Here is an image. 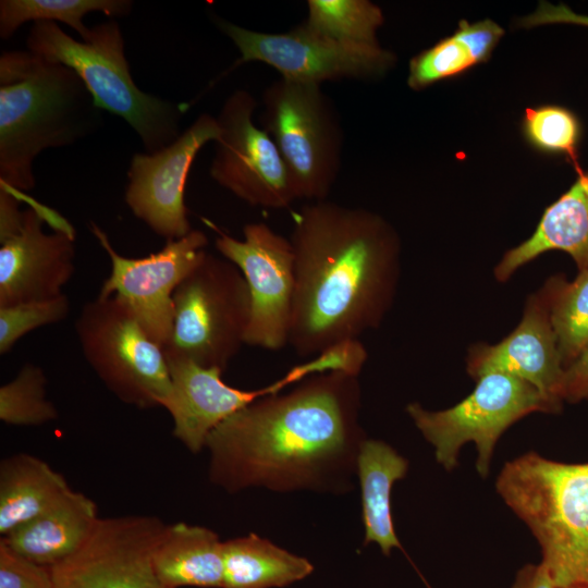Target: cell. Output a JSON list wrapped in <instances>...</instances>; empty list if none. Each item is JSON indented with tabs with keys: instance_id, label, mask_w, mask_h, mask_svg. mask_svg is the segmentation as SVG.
Wrapping results in <instances>:
<instances>
[{
	"instance_id": "f1b7e54d",
	"label": "cell",
	"mask_w": 588,
	"mask_h": 588,
	"mask_svg": "<svg viewBox=\"0 0 588 588\" xmlns=\"http://www.w3.org/2000/svg\"><path fill=\"white\" fill-rule=\"evenodd\" d=\"M523 133L537 150L565 157L576 173L579 164L581 124L569 109L555 105L527 108L523 119Z\"/></svg>"
},
{
	"instance_id": "2e32d148",
	"label": "cell",
	"mask_w": 588,
	"mask_h": 588,
	"mask_svg": "<svg viewBox=\"0 0 588 588\" xmlns=\"http://www.w3.org/2000/svg\"><path fill=\"white\" fill-rule=\"evenodd\" d=\"M220 133L217 118L203 113L170 145L132 157L125 203L136 218L167 241L193 230L184 201L189 169L201 147L216 142Z\"/></svg>"
},
{
	"instance_id": "9a60e30c",
	"label": "cell",
	"mask_w": 588,
	"mask_h": 588,
	"mask_svg": "<svg viewBox=\"0 0 588 588\" xmlns=\"http://www.w3.org/2000/svg\"><path fill=\"white\" fill-rule=\"evenodd\" d=\"M166 526L152 515L98 518L84 542L51 566L54 588H169L152 563Z\"/></svg>"
},
{
	"instance_id": "4dcf8cb0",
	"label": "cell",
	"mask_w": 588,
	"mask_h": 588,
	"mask_svg": "<svg viewBox=\"0 0 588 588\" xmlns=\"http://www.w3.org/2000/svg\"><path fill=\"white\" fill-rule=\"evenodd\" d=\"M70 313L66 294L0 307V354L5 355L28 332L62 321Z\"/></svg>"
},
{
	"instance_id": "836d02e7",
	"label": "cell",
	"mask_w": 588,
	"mask_h": 588,
	"mask_svg": "<svg viewBox=\"0 0 588 588\" xmlns=\"http://www.w3.org/2000/svg\"><path fill=\"white\" fill-rule=\"evenodd\" d=\"M562 399L569 403L588 399V346L565 368Z\"/></svg>"
},
{
	"instance_id": "3957f363",
	"label": "cell",
	"mask_w": 588,
	"mask_h": 588,
	"mask_svg": "<svg viewBox=\"0 0 588 588\" xmlns=\"http://www.w3.org/2000/svg\"><path fill=\"white\" fill-rule=\"evenodd\" d=\"M101 124V110L69 66L29 50L0 56V185L35 187L34 160L71 146Z\"/></svg>"
},
{
	"instance_id": "4316f807",
	"label": "cell",
	"mask_w": 588,
	"mask_h": 588,
	"mask_svg": "<svg viewBox=\"0 0 588 588\" xmlns=\"http://www.w3.org/2000/svg\"><path fill=\"white\" fill-rule=\"evenodd\" d=\"M306 24L334 40L355 45H379L377 30L382 10L368 0H308Z\"/></svg>"
},
{
	"instance_id": "e0dca14e",
	"label": "cell",
	"mask_w": 588,
	"mask_h": 588,
	"mask_svg": "<svg viewBox=\"0 0 588 588\" xmlns=\"http://www.w3.org/2000/svg\"><path fill=\"white\" fill-rule=\"evenodd\" d=\"M554 289L555 277H552L530 295L520 322L501 342L470 347L467 371L474 379L492 371L509 372L531 383L562 408L565 368L551 321Z\"/></svg>"
},
{
	"instance_id": "7402d4cb",
	"label": "cell",
	"mask_w": 588,
	"mask_h": 588,
	"mask_svg": "<svg viewBox=\"0 0 588 588\" xmlns=\"http://www.w3.org/2000/svg\"><path fill=\"white\" fill-rule=\"evenodd\" d=\"M407 470V460L388 443L373 439L362 442L356 471L362 491L365 544L376 542L387 556L394 548L402 549L392 519L391 491Z\"/></svg>"
},
{
	"instance_id": "277c9868",
	"label": "cell",
	"mask_w": 588,
	"mask_h": 588,
	"mask_svg": "<svg viewBox=\"0 0 588 588\" xmlns=\"http://www.w3.org/2000/svg\"><path fill=\"white\" fill-rule=\"evenodd\" d=\"M495 489L536 537L555 587L588 588V463L528 452L505 463Z\"/></svg>"
},
{
	"instance_id": "5b68a950",
	"label": "cell",
	"mask_w": 588,
	"mask_h": 588,
	"mask_svg": "<svg viewBox=\"0 0 588 588\" xmlns=\"http://www.w3.org/2000/svg\"><path fill=\"white\" fill-rule=\"evenodd\" d=\"M27 50L71 68L84 82L95 105L122 118L139 136L146 152H155L180 135L188 106L140 90L124 53V38L114 19L89 28L77 40L57 23H33Z\"/></svg>"
},
{
	"instance_id": "8992f818",
	"label": "cell",
	"mask_w": 588,
	"mask_h": 588,
	"mask_svg": "<svg viewBox=\"0 0 588 588\" xmlns=\"http://www.w3.org/2000/svg\"><path fill=\"white\" fill-rule=\"evenodd\" d=\"M174 321L167 358L225 370L244 344L250 296L241 270L206 253L173 295Z\"/></svg>"
},
{
	"instance_id": "7a4b0ae2",
	"label": "cell",
	"mask_w": 588,
	"mask_h": 588,
	"mask_svg": "<svg viewBox=\"0 0 588 588\" xmlns=\"http://www.w3.org/2000/svg\"><path fill=\"white\" fill-rule=\"evenodd\" d=\"M295 287L289 345L302 357L359 340L389 310L401 244L381 216L311 201L293 217Z\"/></svg>"
},
{
	"instance_id": "e575fe53",
	"label": "cell",
	"mask_w": 588,
	"mask_h": 588,
	"mask_svg": "<svg viewBox=\"0 0 588 588\" xmlns=\"http://www.w3.org/2000/svg\"><path fill=\"white\" fill-rule=\"evenodd\" d=\"M512 588H556L547 567L527 564L516 574Z\"/></svg>"
},
{
	"instance_id": "d590c367",
	"label": "cell",
	"mask_w": 588,
	"mask_h": 588,
	"mask_svg": "<svg viewBox=\"0 0 588 588\" xmlns=\"http://www.w3.org/2000/svg\"><path fill=\"white\" fill-rule=\"evenodd\" d=\"M428 588H430V587H428Z\"/></svg>"
},
{
	"instance_id": "44dd1931",
	"label": "cell",
	"mask_w": 588,
	"mask_h": 588,
	"mask_svg": "<svg viewBox=\"0 0 588 588\" xmlns=\"http://www.w3.org/2000/svg\"><path fill=\"white\" fill-rule=\"evenodd\" d=\"M155 572L169 588H222L223 541L206 527L167 525L152 554Z\"/></svg>"
},
{
	"instance_id": "603a6c76",
	"label": "cell",
	"mask_w": 588,
	"mask_h": 588,
	"mask_svg": "<svg viewBox=\"0 0 588 588\" xmlns=\"http://www.w3.org/2000/svg\"><path fill=\"white\" fill-rule=\"evenodd\" d=\"M71 490L65 478L45 461L16 453L0 464V534L28 523Z\"/></svg>"
},
{
	"instance_id": "f546056e",
	"label": "cell",
	"mask_w": 588,
	"mask_h": 588,
	"mask_svg": "<svg viewBox=\"0 0 588 588\" xmlns=\"http://www.w3.org/2000/svg\"><path fill=\"white\" fill-rule=\"evenodd\" d=\"M44 370L32 363L0 388V419L12 426H40L58 418L48 400Z\"/></svg>"
},
{
	"instance_id": "4fadbf2b",
	"label": "cell",
	"mask_w": 588,
	"mask_h": 588,
	"mask_svg": "<svg viewBox=\"0 0 588 588\" xmlns=\"http://www.w3.org/2000/svg\"><path fill=\"white\" fill-rule=\"evenodd\" d=\"M217 231L215 245L234 264L247 283L250 319L246 345L279 351L289 344L295 287L294 253L290 238L264 222L247 223L243 240Z\"/></svg>"
},
{
	"instance_id": "9c48e42d",
	"label": "cell",
	"mask_w": 588,
	"mask_h": 588,
	"mask_svg": "<svg viewBox=\"0 0 588 588\" xmlns=\"http://www.w3.org/2000/svg\"><path fill=\"white\" fill-rule=\"evenodd\" d=\"M476 381L471 394L450 408L431 412L414 402L406 412L434 448L437 462L449 471L456 467L461 448L474 442L476 469L486 478L494 446L510 426L530 413L555 414L561 408L531 383L509 372H488Z\"/></svg>"
},
{
	"instance_id": "ac0fdd59",
	"label": "cell",
	"mask_w": 588,
	"mask_h": 588,
	"mask_svg": "<svg viewBox=\"0 0 588 588\" xmlns=\"http://www.w3.org/2000/svg\"><path fill=\"white\" fill-rule=\"evenodd\" d=\"M170 391L162 403L173 420V436L192 453H199L209 434L248 404L294 384L290 372L268 387L241 390L222 380L217 367H204L184 358H167Z\"/></svg>"
},
{
	"instance_id": "ba28073f",
	"label": "cell",
	"mask_w": 588,
	"mask_h": 588,
	"mask_svg": "<svg viewBox=\"0 0 588 588\" xmlns=\"http://www.w3.org/2000/svg\"><path fill=\"white\" fill-rule=\"evenodd\" d=\"M83 355L119 400L140 409L162 407L170 391L163 347L119 297L98 295L75 322Z\"/></svg>"
},
{
	"instance_id": "cb8c5ba5",
	"label": "cell",
	"mask_w": 588,
	"mask_h": 588,
	"mask_svg": "<svg viewBox=\"0 0 588 588\" xmlns=\"http://www.w3.org/2000/svg\"><path fill=\"white\" fill-rule=\"evenodd\" d=\"M503 35V28L489 19L474 23L460 21L453 35L411 59L408 87L422 90L487 62Z\"/></svg>"
},
{
	"instance_id": "d4e9b609",
	"label": "cell",
	"mask_w": 588,
	"mask_h": 588,
	"mask_svg": "<svg viewBox=\"0 0 588 588\" xmlns=\"http://www.w3.org/2000/svg\"><path fill=\"white\" fill-rule=\"evenodd\" d=\"M314 571L295 555L256 534L223 541L222 588L285 587Z\"/></svg>"
},
{
	"instance_id": "1f68e13d",
	"label": "cell",
	"mask_w": 588,
	"mask_h": 588,
	"mask_svg": "<svg viewBox=\"0 0 588 588\" xmlns=\"http://www.w3.org/2000/svg\"><path fill=\"white\" fill-rule=\"evenodd\" d=\"M0 588H54L51 567L27 559L0 539Z\"/></svg>"
},
{
	"instance_id": "d6986e66",
	"label": "cell",
	"mask_w": 588,
	"mask_h": 588,
	"mask_svg": "<svg viewBox=\"0 0 588 588\" xmlns=\"http://www.w3.org/2000/svg\"><path fill=\"white\" fill-rule=\"evenodd\" d=\"M576 174L572 186L546 208L531 236L504 254L494 269L499 281L550 250L567 253L579 271L588 269V171Z\"/></svg>"
},
{
	"instance_id": "8fae6325",
	"label": "cell",
	"mask_w": 588,
	"mask_h": 588,
	"mask_svg": "<svg viewBox=\"0 0 588 588\" xmlns=\"http://www.w3.org/2000/svg\"><path fill=\"white\" fill-rule=\"evenodd\" d=\"M213 22L241 54L229 71L259 61L277 70L282 78L321 85L326 81L380 77L396 60L380 45L341 42L314 30L305 21L281 34L255 32L220 17Z\"/></svg>"
},
{
	"instance_id": "484cf974",
	"label": "cell",
	"mask_w": 588,
	"mask_h": 588,
	"mask_svg": "<svg viewBox=\"0 0 588 588\" xmlns=\"http://www.w3.org/2000/svg\"><path fill=\"white\" fill-rule=\"evenodd\" d=\"M133 4L131 0H1L0 37L9 39L26 22H61L85 39L89 27L84 24V16L102 12L112 19L124 17Z\"/></svg>"
},
{
	"instance_id": "ffe728a7",
	"label": "cell",
	"mask_w": 588,
	"mask_h": 588,
	"mask_svg": "<svg viewBox=\"0 0 588 588\" xmlns=\"http://www.w3.org/2000/svg\"><path fill=\"white\" fill-rule=\"evenodd\" d=\"M98 518L96 503L71 489L41 514L1 539L27 559L51 567L84 542Z\"/></svg>"
},
{
	"instance_id": "7c38bea8",
	"label": "cell",
	"mask_w": 588,
	"mask_h": 588,
	"mask_svg": "<svg viewBox=\"0 0 588 588\" xmlns=\"http://www.w3.org/2000/svg\"><path fill=\"white\" fill-rule=\"evenodd\" d=\"M89 226L111 261L99 295L119 297L149 338L164 350L173 329L174 292L206 255L207 235L192 230L183 237L167 241L157 253L132 258L119 254L94 221Z\"/></svg>"
},
{
	"instance_id": "d6a6232c",
	"label": "cell",
	"mask_w": 588,
	"mask_h": 588,
	"mask_svg": "<svg viewBox=\"0 0 588 588\" xmlns=\"http://www.w3.org/2000/svg\"><path fill=\"white\" fill-rule=\"evenodd\" d=\"M519 24L532 27L544 24H574L588 27V15L575 13L565 4L541 2L537 10L523 17Z\"/></svg>"
},
{
	"instance_id": "52a82bcc",
	"label": "cell",
	"mask_w": 588,
	"mask_h": 588,
	"mask_svg": "<svg viewBox=\"0 0 588 588\" xmlns=\"http://www.w3.org/2000/svg\"><path fill=\"white\" fill-rule=\"evenodd\" d=\"M260 123L281 155L295 198L326 200L340 171L343 131L321 85L272 82L262 94Z\"/></svg>"
},
{
	"instance_id": "30bf717a",
	"label": "cell",
	"mask_w": 588,
	"mask_h": 588,
	"mask_svg": "<svg viewBox=\"0 0 588 588\" xmlns=\"http://www.w3.org/2000/svg\"><path fill=\"white\" fill-rule=\"evenodd\" d=\"M21 197L0 185V307L57 297L75 270L74 229L46 233L50 210L32 200L22 211Z\"/></svg>"
},
{
	"instance_id": "6da1fadb",
	"label": "cell",
	"mask_w": 588,
	"mask_h": 588,
	"mask_svg": "<svg viewBox=\"0 0 588 588\" xmlns=\"http://www.w3.org/2000/svg\"><path fill=\"white\" fill-rule=\"evenodd\" d=\"M358 376H311L243 407L208 437L209 478L230 493L346 490L366 439Z\"/></svg>"
},
{
	"instance_id": "83f0119b",
	"label": "cell",
	"mask_w": 588,
	"mask_h": 588,
	"mask_svg": "<svg viewBox=\"0 0 588 588\" xmlns=\"http://www.w3.org/2000/svg\"><path fill=\"white\" fill-rule=\"evenodd\" d=\"M551 321L566 368L588 346V269L579 271L573 282L555 275Z\"/></svg>"
},
{
	"instance_id": "5bb4252c",
	"label": "cell",
	"mask_w": 588,
	"mask_h": 588,
	"mask_svg": "<svg viewBox=\"0 0 588 588\" xmlns=\"http://www.w3.org/2000/svg\"><path fill=\"white\" fill-rule=\"evenodd\" d=\"M255 97L234 90L217 120L210 175L220 186L250 206L283 209L296 200L281 155L270 135L254 122Z\"/></svg>"
}]
</instances>
